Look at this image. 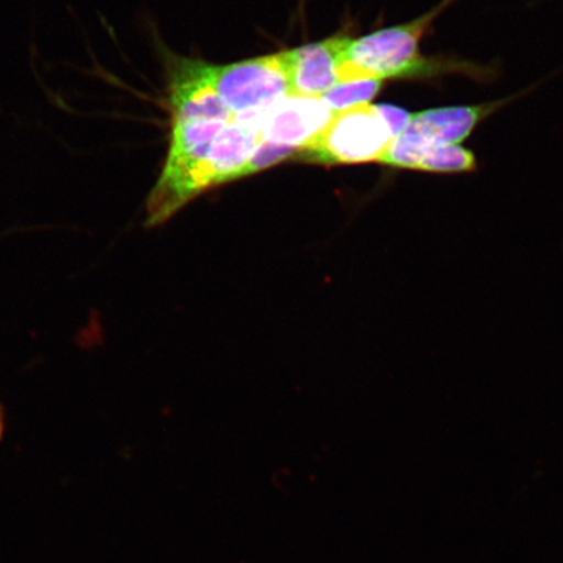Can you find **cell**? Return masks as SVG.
Returning <instances> with one entry per match:
<instances>
[{"label":"cell","instance_id":"6da1fadb","mask_svg":"<svg viewBox=\"0 0 563 563\" xmlns=\"http://www.w3.org/2000/svg\"><path fill=\"white\" fill-rule=\"evenodd\" d=\"M449 0L411 23L387 27L364 35L362 38H349L338 68V80H438L443 76L463 75L477 82L496 80L499 69L495 65L485 66L457 58V56H424L420 52V40Z\"/></svg>","mask_w":563,"mask_h":563},{"label":"cell","instance_id":"7a4b0ae2","mask_svg":"<svg viewBox=\"0 0 563 563\" xmlns=\"http://www.w3.org/2000/svg\"><path fill=\"white\" fill-rule=\"evenodd\" d=\"M396 139L377 104L336 112L332 122L295 157L325 166L379 162Z\"/></svg>","mask_w":563,"mask_h":563},{"label":"cell","instance_id":"3957f363","mask_svg":"<svg viewBox=\"0 0 563 563\" xmlns=\"http://www.w3.org/2000/svg\"><path fill=\"white\" fill-rule=\"evenodd\" d=\"M213 77L217 93L234 119L264 111L294 96L286 52L213 66Z\"/></svg>","mask_w":563,"mask_h":563},{"label":"cell","instance_id":"277c9868","mask_svg":"<svg viewBox=\"0 0 563 563\" xmlns=\"http://www.w3.org/2000/svg\"><path fill=\"white\" fill-rule=\"evenodd\" d=\"M262 141L255 129L231 122L183 181L173 203L174 216L207 189L238 180Z\"/></svg>","mask_w":563,"mask_h":563},{"label":"cell","instance_id":"5b68a950","mask_svg":"<svg viewBox=\"0 0 563 563\" xmlns=\"http://www.w3.org/2000/svg\"><path fill=\"white\" fill-rule=\"evenodd\" d=\"M167 63L172 121H234L217 93L213 66L179 56Z\"/></svg>","mask_w":563,"mask_h":563},{"label":"cell","instance_id":"8992f818","mask_svg":"<svg viewBox=\"0 0 563 563\" xmlns=\"http://www.w3.org/2000/svg\"><path fill=\"white\" fill-rule=\"evenodd\" d=\"M335 114L320 98L290 96L256 112L250 125L265 143L299 152L327 129Z\"/></svg>","mask_w":563,"mask_h":563},{"label":"cell","instance_id":"52a82bcc","mask_svg":"<svg viewBox=\"0 0 563 563\" xmlns=\"http://www.w3.org/2000/svg\"><path fill=\"white\" fill-rule=\"evenodd\" d=\"M378 164L432 174H468L477 168L475 154L462 145L443 144L405 130L391 141Z\"/></svg>","mask_w":563,"mask_h":563},{"label":"cell","instance_id":"ba28073f","mask_svg":"<svg viewBox=\"0 0 563 563\" xmlns=\"http://www.w3.org/2000/svg\"><path fill=\"white\" fill-rule=\"evenodd\" d=\"M347 40L329 38L286 52L294 96L321 98L340 84L338 68Z\"/></svg>","mask_w":563,"mask_h":563},{"label":"cell","instance_id":"9c48e42d","mask_svg":"<svg viewBox=\"0 0 563 563\" xmlns=\"http://www.w3.org/2000/svg\"><path fill=\"white\" fill-rule=\"evenodd\" d=\"M516 98L518 96L487 103L448 106L420 111L412 114L406 130L438 143L461 145L484 119Z\"/></svg>","mask_w":563,"mask_h":563},{"label":"cell","instance_id":"30bf717a","mask_svg":"<svg viewBox=\"0 0 563 563\" xmlns=\"http://www.w3.org/2000/svg\"><path fill=\"white\" fill-rule=\"evenodd\" d=\"M384 81L376 79L340 82L320 100L334 112H341L356 106L368 104L383 88Z\"/></svg>","mask_w":563,"mask_h":563},{"label":"cell","instance_id":"8fae6325","mask_svg":"<svg viewBox=\"0 0 563 563\" xmlns=\"http://www.w3.org/2000/svg\"><path fill=\"white\" fill-rule=\"evenodd\" d=\"M295 154H297V151L291 150V147L273 145L262 141L256 147V151L253 152L250 161L246 162L239 179L263 172L265 168L277 165L282 161L294 157Z\"/></svg>","mask_w":563,"mask_h":563}]
</instances>
